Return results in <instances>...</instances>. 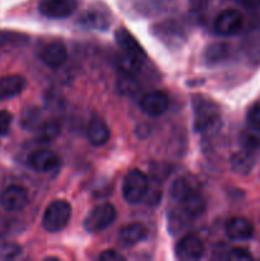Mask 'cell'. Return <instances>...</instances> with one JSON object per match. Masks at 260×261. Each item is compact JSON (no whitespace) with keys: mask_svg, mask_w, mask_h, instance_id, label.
<instances>
[{"mask_svg":"<svg viewBox=\"0 0 260 261\" xmlns=\"http://www.w3.org/2000/svg\"><path fill=\"white\" fill-rule=\"evenodd\" d=\"M244 24V17L236 9H226L219 13L214 20V31L217 35L232 36L240 32Z\"/></svg>","mask_w":260,"mask_h":261,"instance_id":"obj_6","label":"cell"},{"mask_svg":"<svg viewBox=\"0 0 260 261\" xmlns=\"http://www.w3.org/2000/svg\"><path fill=\"white\" fill-rule=\"evenodd\" d=\"M116 219V209L112 204L105 203L94 206L84 218L83 227L88 233H98L109 228Z\"/></svg>","mask_w":260,"mask_h":261,"instance_id":"obj_3","label":"cell"},{"mask_svg":"<svg viewBox=\"0 0 260 261\" xmlns=\"http://www.w3.org/2000/svg\"><path fill=\"white\" fill-rule=\"evenodd\" d=\"M13 116L7 110H0V135H7L12 125Z\"/></svg>","mask_w":260,"mask_h":261,"instance_id":"obj_28","label":"cell"},{"mask_svg":"<svg viewBox=\"0 0 260 261\" xmlns=\"http://www.w3.org/2000/svg\"><path fill=\"white\" fill-rule=\"evenodd\" d=\"M194 191H196V186L194 181L189 180L186 177H178L171 185L170 194L176 201H181Z\"/></svg>","mask_w":260,"mask_h":261,"instance_id":"obj_20","label":"cell"},{"mask_svg":"<svg viewBox=\"0 0 260 261\" xmlns=\"http://www.w3.org/2000/svg\"><path fill=\"white\" fill-rule=\"evenodd\" d=\"M40 59L50 68L55 69L63 65L68 59V50L61 41H51L40 51Z\"/></svg>","mask_w":260,"mask_h":261,"instance_id":"obj_11","label":"cell"},{"mask_svg":"<svg viewBox=\"0 0 260 261\" xmlns=\"http://www.w3.org/2000/svg\"><path fill=\"white\" fill-rule=\"evenodd\" d=\"M28 163L37 172H50L58 167L60 160H59L58 154L54 153L53 150L41 149L36 150L30 155Z\"/></svg>","mask_w":260,"mask_h":261,"instance_id":"obj_12","label":"cell"},{"mask_svg":"<svg viewBox=\"0 0 260 261\" xmlns=\"http://www.w3.org/2000/svg\"><path fill=\"white\" fill-rule=\"evenodd\" d=\"M0 204L7 212H19L28 204V194L22 186L12 185L0 195Z\"/></svg>","mask_w":260,"mask_h":261,"instance_id":"obj_8","label":"cell"},{"mask_svg":"<svg viewBox=\"0 0 260 261\" xmlns=\"http://www.w3.org/2000/svg\"><path fill=\"white\" fill-rule=\"evenodd\" d=\"M115 41H116V43L124 54H127V55L133 56V58L138 59L140 61H144L145 58H147L145 51L143 50L140 43L138 42L137 38L126 28L120 27L119 30H116V32H115Z\"/></svg>","mask_w":260,"mask_h":261,"instance_id":"obj_10","label":"cell"},{"mask_svg":"<svg viewBox=\"0 0 260 261\" xmlns=\"http://www.w3.org/2000/svg\"><path fill=\"white\" fill-rule=\"evenodd\" d=\"M175 252L180 260H199L204 255V245L199 237L188 234L177 242Z\"/></svg>","mask_w":260,"mask_h":261,"instance_id":"obj_7","label":"cell"},{"mask_svg":"<svg viewBox=\"0 0 260 261\" xmlns=\"http://www.w3.org/2000/svg\"><path fill=\"white\" fill-rule=\"evenodd\" d=\"M110 127L106 122L99 117H94L91 120L87 129V138L89 143L94 147H101L106 144L110 139Z\"/></svg>","mask_w":260,"mask_h":261,"instance_id":"obj_15","label":"cell"},{"mask_svg":"<svg viewBox=\"0 0 260 261\" xmlns=\"http://www.w3.org/2000/svg\"><path fill=\"white\" fill-rule=\"evenodd\" d=\"M27 82L22 75L12 74L0 78V99H9L24 91Z\"/></svg>","mask_w":260,"mask_h":261,"instance_id":"obj_14","label":"cell"},{"mask_svg":"<svg viewBox=\"0 0 260 261\" xmlns=\"http://www.w3.org/2000/svg\"><path fill=\"white\" fill-rule=\"evenodd\" d=\"M78 8V0H40L38 10L51 19H63L73 14Z\"/></svg>","mask_w":260,"mask_h":261,"instance_id":"obj_5","label":"cell"},{"mask_svg":"<svg viewBox=\"0 0 260 261\" xmlns=\"http://www.w3.org/2000/svg\"><path fill=\"white\" fill-rule=\"evenodd\" d=\"M226 233L233 241H246L254 234V227L246 218L235 217L227 223Z\"/></svg>","mask_w":260,"mask_h":261,"instance_id":"obj_13","label":"cell"},{"mask_svg":"<svg viewBox=\"0 0 260 261\" xmlns=\"http://www.w3.org/2000/svg\"><path fill=\"white\" fill-rule=\"evenodd\" d=\"M178 203H180L181 211L190 219L196 218L205 211V200H204L203 195L199 193V190L191 193L190 195H188Z\"/></svg>","mask_w":260,"mask_h":261,"instance_id":"obj_18","label":"cell"},{"mask_svg":"<svg viewBox=\"0 0 260 261\" xmlns=\"http://www.w3.org/2000/svg\"><path fill=\"white\" fill-rule=\"evenodd\" d=\"M227 259L232 261H247L252 260V256L247 250L241 249V247H235V249H232L231 251L228 252Z\"/></svg>","mask_w":260,"mask_h":261,"instance_id":"obj_29","label":"cell"},{"mask_svg":"<svg viewBox=\"0 0 260 261\" xmlns=\"http://www.w3.org/2000/svg\"><path fill=\"white\" fill-rule=\"evenodd\" d=\"M193 117L195 132L206 134L218 129L221 125V114L219 109L213 101L206 98H194L193 101Z\"/></svg>","mask_w":260,"mask_h":261,"instance_id":"obj_1","label":"cell"},{"mask_svg":"<svg viewBox=\"0 0 260 261\" xmlns=\"http://www.w3.org/2000/svg\"><path fill=\"white\" fill-rule=\"evenodd\" d=\"M99 260L102 261H122L125 260V257L121 254H119L115 250H106V251L102 252L99 255Z\"/></svg>","mask_w":260,"mask_h":261,"instance_id":"obj_31","label":"cell"},{"mask_svg":"<svg viewBox=\"0 0 260 261\" xmlns=\"http://www.w3.org/2000/svg\"><path fill=\"white\" fill-rule=\"evenodd\" d=\"M60 134V124L55 120L43 122L42 125L37 127V140L40 143H48L53 142L58 135Z\"/></svg>","mask_w":260,"mask_h":261,"instance_id":"obj_21","label":"cell"},{"mask_svg":"<svg viewBox=\"0 0 260 261\" xmlns=\"http://www.w3.org/2000/svg\"><path fill=\"white\" fill-rule=\"evenodd\" d=\"M227 54H228L227 45H224V43H212L206 47L205 53H204V60L209 65H213V64H217L223 60V59H226Z\"/></svg>","mask_w":260,"mask_h":261,"instance_id":"obj_23","label":"cell"},{"mask_svg":"<svg viewBox=\"0 0 260 261\" xmlns=\"http://www.w3.org/2000/svg\"><path fill=\"white\" fill-rule=\"evenodd\" d=\"M117 86H119V91L122 94H126V96H132L135 92L138 91L139 86H138V82L135 81L134 75H129V74H120L119 82H117Z\"/></svg>","mask_w":260,"mask_h":261,"instance_id":"obj_25","label":"cell"},{"mask_svg":"<svg viewBox=\"0 0 260 261\" xmlns=\"http://www.w3.org/2000/svg\"><path fill=\"white\" fill-rule=\"evenodd\" d=\"M81 24L87 28L105 30L110 24V18L106 13L101 10H87L81 18Z\"/></svg>","mask_w":260,"mask_h":261,"instance_id":"obj_19","label":"cell"},{"mask_svg":"<svg viewBox=\"0 0 260 261\" xmlns=\"http://www.w3.org/2000/svg\"><path fill=\"white\" fill-rule=\"evenodd\" d=\"M38 117H40V112L36 109H25L24 111L22 112V119H20V122H22V126L25 127V129H31V127L36 126L38 121Z\"/></svg>","mask_w":260,"mask_h":261,"instance_id":"obj_26","label":"cell"},{"mask_svg":"<svg viewBox=\"0 0 260 261\" xmlns=\"http://www.w3.org/2000/svg\"><path fill=\"white\" fill-rule=\"evenodd\" d=\"M147 234V228L142 223L135 222V223L126 224V226H124L120 229L119 239L121 244L125 245V246H134V245L144 241Z\"/></svg>","mask_w":260,"mask_h":261,"instance_id":"obj_16","label":"cell"},{"mask_svg":"<svg viewBox=\"0 0 260 261\" xmlns=\"http://www.w3.org/2000/svg\"><path fill=\"white\" fill-rule=\"evenodd\" d=\"M247 121H249L250 126L260 130V103L254 105V106L249 110Z\"/></svg>","mask_w":260,"mask_h":261,"instance_id":"obj_30","label":"cell"},{"mask_svg":"<svg viewBox=\"0 0 260 261\" xmlns=\"http://www.w3.org/2000/svg\"><path fill=\"white\" fill-rule=\"evenodd\" d=\"M147 175L140 170H132L126 173L122 182V196L130 204H138L148 193Z\"/></svg>","mask_w":260,"mask_h":261,"instance_id":"obj_4","label":"cell"},{"mask_svg":"<svg viewBox=\"0 0 260 261\" xmlns=\"http://www.w3.org/2000/svg\"><path fill=\"white\" fill-rule=\"evenodd\" d=\"M143 61L122 53L117 59V68H119L120 74H129V75H135L139 71Z\"/></svg>","mask_w":260,"mask_h":261,"instance_id":"obj_24","label":"cell"},{"mask_svg":"<svg viewBox=\"0 0 260 261\" xmlns=\"http://www.w3.org/2000/svg\"><path fill=\"white\" fill-rule=\"evenodd\" d=\"M229 165H231L232 171L237 175H249L255 166V157L251 150H239V152L232 154L231 160H229Z\"/></svg>","mask_w":260,"mask_h":261,"instance_id":"obj_17","label":"cell"},{"mask_svg":"<svg viewBox=\"0 0 260 261\" xmlns=\"http://www.w3.org/2000/svg\"><path fill=\"white\" fill-rule=\"evenodd\" d=\"M254 12V24L255 27L260 30V7H257L256 9L252 10Z\"/></svg>","mask_w":260,"mask_h":261,"instance_id":"obj_33","label":"cell"},{"mask_svg":"<svg viewBox=\"0 0 260 261\" xmlns=\"http://www.w3.org/2000/svg\"><path fill=\"white\" fill-rule=\"evenodd\" d=\"M168 97L162 91H152L140 99V109L149 116H161L168 109Z\"/></svg>","mask_w":260,"mask_h":261,"instance_id":"obj_9","label":"cell"},{"mask_svg":"<svg viewBox=\"0 0 260 261\" xmlns=\"http://www.w3.org/2000/svg\"><path fill=\"white\" fill-rule=\"evenodd\" d=\"M241 7L246 8L249 10L256 9L257 7H260V0H236Z\"/></svg>","mask_w":260,"mask_h":261,"instance_id":"obj_32","label":"cell"},{"mask_svg":"<svg viewBox=\"0 0 260 261\" xmlns=\"http://www.w3.org/2000/svg\"><path fill=\"white\" fill-rule=\"evenodd\" d=\"M71 218V205L65 200H54L46 208L42 226L50 233L61 231L68 226Z\"/></svg>","mask_w":260,"mask_h":261,"instance_id":"obj_2","label":"cell"},{"mask_svg":"<svg viewBox=\"0 0 260 261\" xmlns=\"http://www.w3.org/2000/svg\"><path fill=\"white\" fill-rule=\"evenodd\" d=\"M240 143H241L242 148L247 150L259 149L260 148V130L255 129V127L250 126L249 129L242 130L240 134Z\"/></svg>","mask_w":260,"mask_h":261,"instance_id":"obj_22","label":"cell"},{"mask_svg":"<svg viewBox=\"0 0 260 261\" xmlns=\"http://www.w3.org/2000/svg\"><path fill=\"white\" fill-rule=\"evenodd\" d=\"M20 246L17 244H4L0 246V259H14L20 254Z\"/></svg>","mask_w":260,"mask_h":261,"instance_id":"obj_27","label":"cell"}]
</instances>
